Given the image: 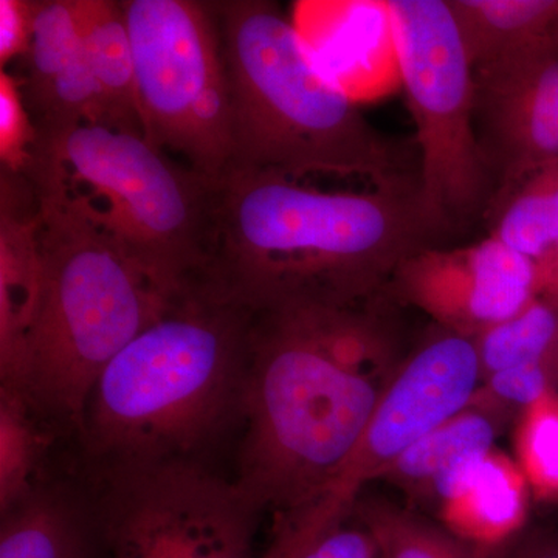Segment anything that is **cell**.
I'll return each instance as SVG.
<instances>
[{
    "label": "cell",
    "mask_w": 558,
    "mask_h": 558,
    "mask_svg": "<svg viewBox=\"0 0 558 558\" xmlns=\"http://www.w3.org/2000/svg\"><path fill=\"white\" fill-rule=\"evenodd\" d=\"M438 238L417 182L357 193L229 167L213 179L202 286L252 314L360 306Z\"/></svg>",
    "instance_id": "1"
},
{
    "label": "cell",
    "mask_w": 558,
    "mask_h": 558,
    "mask_svg": "<svg viewBox=\"0 0 558 558\" xmlns=\"http://www.w3.org/2000/svg\"><path fill=\"white\" fill-rule=\"evenodd\" d=\"M379 304L253 314L234 481L263 512L311 505L354 453L403 360Z\"/></svg>",
    "instance_id": "2"
},
{
    "label": "cell",
    "mask_w": 558,
    "mask_h": 558,
    "mask_svg": "<svg viewBox=\"0 0 558 558\" xmlns=\"http://www.w3.org/2000/svg\"><path fill=\"white\" fill-rule=\"evenodd\" d=\"M229 76L230 167L284 178L360 179L373 189L417 182L403 157L312 58L267 0L209 2Z\"/></svg>",
    "instance_id": "3"
},
{
    "label": "cell",
    "mask_w": 558,
    "mask_h": 558,
    "mask_svg": "<svg viewBox=\"0 0 558 558\" xmlns=\"http://www.w3.org/2000/svg\"><path fill=\"white\" fill-rule=\"evenodd\" d=\"M253 314L197 286L102 371L80 432L112 465L193 459L241 417Z\"/></svg>",
    "instance_id": "4"
},
{
    "label": "cell",
    "mask_w": 558,
    "mask_h": 558,
    "mask_svg": "<svg viewBox=\"0 0 558 558\" xmlns=\"http://www.w3.org/2000/svg\"><path fill=\"white\" fill-rule=\"evenodd\" d=\"M39 202L43 289L22 389L40 414L81 428L92 389L175 300L54 191Z\"/></svg>",
    "instance_id": "5"
},
{
    "label": "cell",
    "mask_w": 558,
    "mask_h": 558,
    "mask_svg": "<svg viewBox=\"0 0 558 558\" xmlns=\"http://www.w3.org/2000/svg\"><path fill=\"white\" fill-rule=\"evenodd\" d=\"M24 174L64 197L172 299L202 284L213 179L138 132L81 123L38 134Z\"/></svg>",
    "instance_id": "6"
},
{
    "label": "cell",
    "mask_w": 558,
    "mask_h": 558,
    "mask_svg": "<svg viewBox=\"0 0 558 558\" xmlns=\"http://www.w3.org/2000/svg\"><path fill=\"white\" fill-rule=\"evenodd\" d=\"M385 13L417 130L418 196L440 236L495 197L475 123V69L447 0H388Z\"/></svg>",
    "instance_id": "7"
},
{
    "label": "cell",
    "mask_w": 558,
    "mask_h": 558,
    "mask_svg": "<svg viewBox=\"0 0 558 558\" xmlns=\"http://www.w3.org/2000/svg\"><path fill=\"white\" fill-rule=\"evenodd\" d=\"M143 137L216 179L233 156L229 76L209 2L124 0Z\"/></svg>",
    "instance_id": "8"
},
{
    "label": "cell",
    "mask_w": 558,
    "mask_h": 558,
    "mask_svg": "<svg viewBox=\"0 0 558 558\" xmlns=\"http://www.w3.org/2000/svg\"><path fill=\"white\" fill-rule=\"evenodd\" d=\"M97 558H256L263 510L194 459L112 465Z\"/></svg>",
    "instance_id": "9"
},
{
    "label": "cell",
    "mask_w": 558,
    "mask_h": 558,
    "mask_svg": "<svg viewBox=\"0 0 558 558\" xmlns=\"http://www.w3.org/2000/svg\"><path fill=\"white\" fill-rule=\"evenodd\" d=\"M483 381L475 339L439 326L400 363L354 453L315 501L352 508L369 481L381 478L418 440L469 409Z\"/></svg>",
    "instance_id": "10"
},
{
    "label": "cell",
    "mask_w": 558,
    "mask_h": 558,
    "mask_svg": "<svg viewBox=\"0 0 558 558\" xmlns=\"http://www.w3.org/2000/svg\"><path fill=\"white\" fill-rule=\"evenodd\" d=\"M473 81V123L494 207L521 180L558 163L557 33L475 69Z\"/></svg>",
    "instance_id": "11"
},
{
    "label": "cell",
    "mask_w": 558,
    "mask_h": 558,
    "mask_svg": "<svg viewBox=\"0 0 558 558\" xmlns=\"http://www.w3.org/2000/svg\"><path fill=\"white\" fill-rule=\"evenodd\" d=\"M387 293L440 328L475 339L537 299L534 259L492 234L468 247L433 245L400 264Z\"/></svg>",
    "instance_id": "12"
},
{
    "label": "cell",
    "mask_w": 558,
    "mask_h": 558,
    "mask_svg": "<svg viewBox=\"0 0 558 558\" xmlns=\"http://www.w3.org/2000/svg\"><path fill=\"white\" fill-rule=\"evenodd\" d=\"M17 76L38 134L105 124V105L84 49L73 0L36 2L31 49Z\"/></svg>",
    "instance_id": "13"
},
{
    "label": "cell",
    "mask_w": 558,
    "mask_h": 558,
    "mask_svg": "<svg viewBox=\"0 0 558 558\" xmlns=\"http://www.w3.org/2000/svg\"><path fill=\"white\" fill-rule=\"evenodd\" d=\"M43 289L39 202L25 174L0 172V385L22 389Z\"/></svg>",
    "instance_id": "14"
},
{
    "label": "cell",
    "mask_w": 558,
    "mask_h": 558,
    "mask_svg": "<svg viewBox=\"0 0 558 558\" xmlns=\"http://www.w3.org/2000/svg\"><path fill=\"white\" fill-rule=\"evenodd\" d=\"M523 472L492 451L461 498L440 510L449 534L475 558L508 553L526 519Z\"/></svg>",
    "instance_id": "15"
},
{
    "label": "cell",
    "mask_w": 558,
    "mask_h": 558,
    "mask_svg": "<svg viewBox=\"0 0 558 558\" xmlns=\"http://www.w3.org/2000/svg\"><path fill=\"white\" fill-rule=\"evenodd\" d=\"M73 9L108 126L142 134L134 53L121 2L73 0Z\"/></svg>",
    "instance_id": "16"
},
{
    "label": "cell",
    "mask_w": 558,
    "mask_h": 558,
    "mask_svg": "<svg viewBox=\"0 0 558 558\" xmlns=\"http://www.w3.org/2000/svg\"><path fill=\"white\" fill-rule=\"evenodd\" d=\"M0 515V558H97L94 520L44 484Z\"/></svg>",
    "instance_id": "17"
},
{
    "label": "cell",
    "mask_w": 558,
    "mask_h": 558,
    "mask_svg": "<svg viewBox=\"0 0 558 558\" xmlns=\"http://www.w3.org/2000/svg\"><path fill=\"white\" fill-rule=\"evenodd\" d=\"M473 69L554 35L558 0H447Z\"/></svg>",
    "instance_id": "18"
},
{
    "label": "cell",
    "mask_w": 558,
    "mask_h": 558,
    "mask_svg": "<svg viewBox=\"0 0 558 558\" xmlns=\"http://www.w3.org/2000/svg\"><path fill=\"white\" fill-rule=\"evenodd\" d=\"M256 558H381L373 532L360 519L355 502L328 509L311 502L275 515L269 545Z\"/></svg>",
    "instance_id": "19"
},
{
    "label": "cell",
    "mask_w": 558,
    "mask_h": 558,
    "mask_svg": "<svg viewBox=\"0 0 558 558\" xmlns=\"http://www.w3.org/2000/svg\"><path fill=\"white\" fill-rule=\"evenodd\" d=\"M494 409L472 402L469 409L444 422L405 451L380 480L422 495L440 473L462 459L492 453L499 428Z\"/></svg>",
    "instance_id": "20"
},
{
    "label": "cell",
    "mask_w": 558,
    "mask_h": 558,
    "mask_svg": "<svg viewBox=\"0 0 558 558\" xmlns=\"http://www.w3.org/2000/svg\"><path fill=\"white\" fill-rule=\"evenodd\" d=\"M24 389L0 385V513L25 501L43 486L40 464L50 436Z\"/></svg>",
    "instance_id": "21"
},
{
    "label": "cell",
    "mask_w": 558,
    "mask_h": 558,
    "mask_svg": "<svg viewBox=\"0 0 558 558\" xmlns=\"http://www.w3.org/2000/svg\"><path fill=\"white\" fill-rule=\"evenodd\" d=\"M487 216L492 236L537 259L558 241V163L521 180Z\"/></svg>",
    "instance_id": "22"
},
{
    "label": "cell",
    "mask_w": 558,
    "mask_h": 558,
    "mask_svg": "<svg viewBox=\"0 0 558 558\" xmlns=\"http://www.w3.org/2000/svg\"><path fill=\"white\" fill-rule=\"evenodd\" d=\"M484 379L498 371L523 365L558 369V310L535 299L515 317L475 337Z\"/></svg>",
    "instance_id": "23"
},
{
    "label": "cell",
    "mask_w": 558,
    "mask_h": 558,
    "mask_svg": "<svg viewBox=\"0 0 558 558\" xmlns=\"http://www.w3.org/2000/svg\"><path fill=\"white\" fill-rule=\"evenodd\" d=\"M360 519L373 532L381 558H475L446 529L384 498H357Z\"/></svg>",
    "instance_id": "24"
},
{
    "label": "cell",
    "mask_w": 558,
    "mask_h": 558,
    "mask_svg": "<svg viewBox=\"0 0 558 558\" xmlns=\"http://www.w3.org/2000/svg\"><path fill=\"white\" fill-rule=\"evenodd\" d=\"M517 447L524 478L538 497H558V395L524 410Z\"/></svg>",
    "instance_id": "25"
},
{
    "label": "cell",
    "mask_w": 558,
    "mask_h": 558,
    "mask_svg": "<svg viewBox=\"0 0 558 558\" xmlns=\"http://www.w3.org/2000/svg\"><path fill=\"white\" fill-rule=\"evenodd\" d=\"M38 132L25 105L17 76L0 69V161L2 170L24 174L32 161Z\"/></svg>",
    "instance_id": "26"
},
{
    "label": "cell",
    "mask_w": 558,
    "mask_h": 558,
    "mask_svg": "<svg viewBox=\"0 0 558 558\" xmlns=\"http://www.w3.org/2000/svg\"><path fill=\"white\" fill-rule=\"evenodd\" d=\"M35 0H0V65L22 60L31 49Z\"/></svg>",
    "instance_id": "27"
},
{
    "label": "cell",
    "mask_w": 558,
    "mask_h": 558,
    "mask_svg": "<svg viewBox=\"0 0 558 558\" xmlns=\"http://www.w3.org/2000/svg\"><path fill=\"white\" fill-rule=\"evenodd\" d=\"M535 293L558 310V241L534 259Z\"/></svg>",
    "instance_id": "28"
},
{
    "label": "cell",
    "mask_w": 558,
    "mask_h": 558,
    "mask_svg": "<svg viewBox=\"0 0 558 558\" xmlns=\"http://www.w3.org/2000/svg\"><path fill=\"white\" fill-rule=\"evenodd\" d=\"M502 558H558V535L545 531L521 534Z\"/></svg>",
    "instance_id": "29"
},
{
    "label": "cell",
    "mask_w": 558,
    "mask_h": 558,
    "mask_svg": "<svg viewBox=\"0 0 558 558\" xmlns=\"http://www.w3.org/2000/svg\"><path fill=\"white\" fill-rule=\"evenodd\" d=\"M557 35H558V27H557V31H556Z\"/></svg>",
    "instance_id": "30"
}]
</instances>
